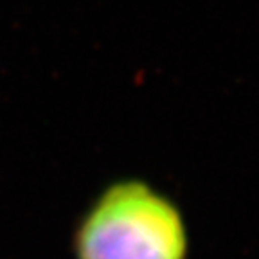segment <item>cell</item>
<instances>
[{"instance_id":"cell-1","label":"cell","mask_w":259,"mask_h":259,"mask_svg":"<svg viewBox=\"0 0 259 259\" xmlns=\"http://www.w3.org/2000/svg\"><path fill=\"white\" fill-rule=\"evenodd\" d=\"M77 259H186L187 229L169 198L142 180H121L87 210Z\"/></svg>"}]
</instances>
